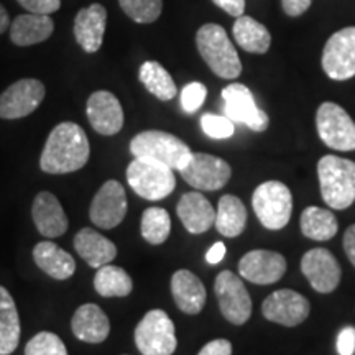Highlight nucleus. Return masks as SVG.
<instances>
[{
  "label": "nucleus",
  "instance_id": "nucleus-41",
  "mask_svg": "<svg viewBox=\"0 0 355 355\" xmlns=\"http://www.w3.org/2000/svg\"><path fill=\"white\" fill-rule=\"evenodd\" d=\"M212 2L225 13L235 17V19L242 17L243 12H245V0H212Z\"/></svg>",
  "mask_w": 355,
  "mask_h": 355
},
{
  "label": "nucleus",
  "instance_id": "nucleus-11",
  "mask_svg": "<svg viewBox=\"0 0 355 355\" xmlns=\"http://www.w3.org/2000/svg\"><path fill=\"white\" fill-rule=\"evenodd\" d=\"M224 112L234 123H243L254 132H265L270 125V119L265 110L257 105L255 97L247 86L232 83L222 89Z\"/></svg>",
  "mask_w": 355,
  "mask_h": 355
},
{
  "label": "nucleus",
  "instance_id": "nucleus-25",
  "mask_svg": "<svg viewBox=\"0 0 355 355\" xmlns=\"http://www.w3.org/2000/svg\"><path fill=\"white\" fill-rule=\"evenodd\" d=\"M55 32V21L50 15L25 13L10 25V40L17 46H32L46 42Z\"/></svg>",
  "mask_w": 355,
  "mask_h": 355
},
{
  "label": "nucleus",
  "instance_id": "nucleus-15",
  "mask_svg": "<svg viewBox=\"0 0 355 355\" xmlns=\"http://www.w3.org/2000/svg\"><path fill=\"white\" fill-rule=\"evenodd\" d=\"M311 303L295 290L273 291L261 304V314L270 322L285 327H296L308 319Z\"/></svg>",
  "mask_w": 355,
  "mask_h": 355
},
{
  "label": "nucleus",
  "instance_id": "nucleus-43",
  "mask_svg": "<svg viewBox=\"0 0 355 355\" xmlns=\"http://www.w3.org/2000/svg\"><path fill=\"white\" fill-rule=\"evenodd\" d=\"M344 250L350 263L355 266V224L345 230L344 234Z\"/></svg>",
  "mask_w": 355,
  "mask_h": 355
},
{
  "label": "nucleus",
  "instance_id": "nucleus-20",
  "mask_svg": "<svg viewBox=\"0 0 355 355\" xmlns=\"http://www.w3.org/2000/svg\"><path fill=\"white\" fill-rule=\"evenodd\" d=\"M32 217L38 232L46 239H56L68 230V217L63 206L50 191H42L35 198L32 206Z\"/></svg>",
  "mask_w": 355,
  "mask_h": 355
},
{
  "label": "nucleus",
  "instance_id": "nucleus-21",
  "mask_svg": "<svg viewBox=\"0 0 355 355\" xmlns=\"http://www.w3.org/2000/svg\"><path fill=\"white\" fill-rule=\"evenodd\" d=\"M176 212L189 234L207 232L216 222V211L211 201L198 191L183 194L176 206Z\"/></svg>",
  "mask_w": 355,
  "mask_h": 355
},
{
  "label": "nucleus",
  "instance_id": "nucleus-35",
  "mask_svg": "<svg viewBox=\"0 0 355 355\" xmlns=\"http://www.w3.org/2000/svg\"><path fill=\"white\" fill-rule=\"evenodd\" d=\"M25 355H68V349L55 332H38L25 345Z\"/></svg>",
  "mask_w": 355,
  "mask_h": 355
},
{
  "label": "nucleus",
  "instance_id": "nucleus-39",
  "mask_svg": "<svg viewBox=\"0 0 355 355\" xmlns=\"http://www.w3.org/2000/svg\"><path fill=\"white\" fill-rule=\"evenodd\" d=\"M337 352L339 355L355 354V327L347 326L337 336Z\"/></svg>",
  "mask_w": 355,
  "mask_h": 355
},
{
  "label": "nucleus",
  "instance_id": "nucleus-5",
  "mask_svg": "<svg viewBox=\"0 0 355 355\" xmlns=\"http://www.w3.org/2000/svg\"><path fill=\"white\" fill-rule=\"evenodd\" d=\"M127 183L146 201H159L175 191L176 178L165 163L152 158H135L127 166Z\"/></svg>",
  "mask_w": 355,
  "mask_h": 355
},
{
  "label": "nucleus",
  "instance_id": "nucleus-38",
  "mask_svg": "<svg viewBox=\"0 0 355 355\" xmlns=\"http://www.w3.org/2000/svg\"><path fill=\"white\" fill-rule=\"evenodd\" d=\"M25 10L32 13H42V15H50L60 10L61 0H17Z\"/></svg>",
  "mask_w": 355,
  "mask_h": 355
},
{
  "label": "nucleus",
  "instance_id": "nucleus-1",
  "mask_svg": "<svg viewBox=\"0 0 355 355\" xmlns=\"http://www.w3.org/2000/svg\"><path fill=\"white\" fill-rule=\"evenodd\" d=\"M91 146L86 132L74 122H63L53 128L44 144L40 168L48 175H68L86 165Z\"/></svg>",
  "mask_w": 355,
  "mask_h": 355
},
{
  "label": "nucleus",
  "instance_id": "nucleus-10",
  "mask_svg": "<svg viewBox=\"0 0 355 355\" xmlns=\"http://www.w3.org/2000/svg\"><path fill=\"white\" fill-rule=\"evenodd\" d=\"M322 69L334 81L355 76V26L339 30L327 40L322 50Z\"/></svg>",
  "mask_w": 355,
  "mask_h": 355
},
{
  "label": "nucleus",
  "instance_id": "nucleus-31",
  "mask_svg": "<svg viewBox=\"0 0 355 355\" xmlns=\"http://www.w3.org/2000/svg\"><path fill=\"white\" fill-rule=\"evenodd\" d=\"M94 288L102 298H125L133 290V282L121 266L107 263L97 270Z\"/></svg>",
  "mask_w": 355,
  "mask_h": 355
},
{
  "label": "nucleus",
  "instance_id": "nucleus-36",
  "mask_svg": "<svg viewBox=\"0 0 355 355\" xmlns=\"http://www.w3.org/2000/svg\"><path fill=\"white\" fill-rule=\"evenodd\" d=\"M201 128L207 137L216 140L230 139L235 132L234 122L225 115L204 114L201 117Z\"/></svg>",
  "mask_w": 355,
  "mask_h": 355
},
{
  "label": "nucleus",
  "instance_id": "nucleus-45",
  "mask_svg": "<svg viewBox=\"0 0 355 355\" xmlns=\"http://www.w3.org/2000/svg\"><path fill=\"white\" fill-rule=\"evenodd\" d=\"M8 26H10V19H8V13L6 10V7L0 3V35L6 32Z\"/></svg>",
  "mask_w": 355,
  "mask_h": 355
},
{
  "label": "nucleus",
  "instance_id": "nucleus-32",
  "mask_svg": "<svg viewBox=\"0 0 355 355\" xmlns=\"http://www.w3.org/2000/svg\"><path fill=\"white\" fill-rule=\"evenodd\" d=\"M139 78L140 83L146 87V91L159 101H171L178 94L176 84L173 81L171 74L158 61H145L140 66Z\"/></svg>",
  "mask_w": 355,
  "mask_h": 355
},
{
  "label": "nucleus",
  "instance_id": "nucleus-6",
  "mask_svg": "<svg viewBox=\"0 0 355 355\" xmlns=\"http://www.w3.org/2000/svg\"><path fill=\"white\" fill-rule=\"evenodd\" d=\"M252 207L263 227L282 230L291 219L293 194L282 181H265L254 191Z\"/></svg>",
  "mask_w": 355,
  "mask_h": 355
},
{
  "label": "nucleus",
  "instance_id": "nucleus-27",
  "mask_svg": "<svg viewBox=\"0 0 355 355\" xmlns=\"http://www.w3.org/2000/svg\"><path fill=\"white\" fill-rule=\"evenodd\" d=\"M20 316L7 288L0 285V355H10L20 344Z\"/></svg>",
  "mask_w": 355,
  "mask_h": 355
},
{
  "label": "nucleus",
  "instance_id": "nucleus-29",
  "mask_svg": "<svg viewBox=\"0 0 355 355\" xmlns=\"http://www.w3.org/2000/svg\"><path fill=\"white\" fill-rule=\"evenodd\" d=\"M232 35L242 50L254 55H265L272 44V35L266 26L248 15L237 17L232 26Z\"/></svg>",
  "mask_w": 355,
  "mask_h": 355
},
{
  "label": "nucleus",
  "instance_id": "nucleus-30",
  "mask_svg": "<svg viewBox=\"0 0 355 355\" xmlns=\"http://www.w3.org/2000/svg\"><path fill=\"white\" fill-rule=\"evenodd\" d=\"M300 225L304 237L318 242L331 241L339 230L336 216L329 209H322L318 206L306 207L300 217Z\"/></svg>",
  "mask_w": 355,
  "mask_h": 355
},
{
  "label": "nucleus",
  "instance_id": "nucleus-7",
  "mask_svg": "<svg viewBox=\"0 0 355 355\" xmlns=\"http://www.w3.org/2000/svg\"><path fill=\"white\" fill-rule=\"evenodd\" d=\"M135 345L141 355H173L178 347L175 324L163 309H152L135 327Z\"/></svg>",
  "mask_w": 355,
  "mask_h": 355
},
{
  "label": "nucleus",
  "instance_id": "nucleus-9",
  "mask_svg": "<svg viewBox=\"0 0 355 355\" xmlns=\"http://www.w3.org/2000/svg\"><path fill=\"white\" fill-rule=\"evenodd\" d=\"M214 291L222 316L234 326H242L252 316V298L243 282L230 270L217 275Z\"/></svg>",
  "mask_w": 355,
  "mask_h": 355
},
{
  "label": "nucleus",
  "instance_id": "nucleus-33",
  "mask_svg": "<svg viewBox=\"0 0 355 355\" xmlns=\"http://www.w3.org/2000/svg\"><path fill=\"white\" fill-rule=\"evenodd\" d=\"M141 237L152 245H162L171 234V219L163 207H148L141 214L140 222Z\"/></svg>",
  "mask_w": 355,
  "mask_h": 355
},
{
  "label": "nucleus",
  "instance_id": "nucleus-28",
  "mask_svg": "<svg viewBox=\"0 0 355 355\" xmlns=\"http://www.w3.org/2000/svg\"><path fill=\"white\" fill-rule=\"evenodd\" d=\"M217 232L227 239L239 237L247 225V207L241 199L232 194H224L219 199V206L216 211Z\"/></svg>",
  "mask_w": 355,
  "mask_h": 355
},
{
  "label": "nucleus",
  "instance_id": "nucleus-2",
  "mask_svg": "<svg viewBox=\"0 0 355 355\" xmlns=\"http://www.w3.org/2000/svg\"><path fill=\"white\" fill-rule=\"evenodd\" d=\"M321 196L331 209L344 211L355 202V162L326 155L318 163Z\"/></svg>",
  "mask_w": 355,
  "mask_h": 355
},
{
  "label": "nucleus",
  "instance_id": "nucleus-24",
  "mask_svg": "<svg viewBox=\"0 0 355 355\" xmlns=\"http://www.w3.org/2000/svg\"><path fill=\"white\" fill-rule=\"evenodd\" d=\"M74 248L78 255L92 268H101L117 257L115 243L91 227L79 230L74 237Z\"/></svg>",
  "mask_w": 355,
  "mask_h": 355
},
{
  "label": "nucleus",
  "instance_id": "nucleus-44",
  "mask_svg": "<svg viewBox=\"0 0 355 355\" xmlns=\"http://www.w3.org/2000/svg\"><path fill=\"white\" fill-rule=\"evenodd\" d=\"M225 252H227V248H225L224 242H216L214 245H212L209 250H207V254H206L207 263H211V265L220 263V261L224 260Z\"/></svg>",
  "mask_w": 355,
  "mask_h": 355
},
{
  "label": "nucleus",
  "instance_id": "nucleus-14",
  "mask_svg": "<svg viewBox=\"0 0 355 355\" xmlns=\"http://www.w3.org/2000/svg\"><path fill=\"white\" fill-rule=\"evenodd\" d=\"M127 216V194L123 186L115 180L105 181L91 202L89 217L101 229H114Z\"/></svg>",
  "mask_w": 355,
  "mask_h": 355
},
{
  "label": "nucleus",
  "instance_id": "nucleus-19",
  "mask_svg": "<svg viewBox=\"0 0 355 355\" xmlns=\"http://www.w3.org/2000/svg\"><path fill=\"white\" fill-rule=\"evenodd\" d=\"M105 24H107V10L101 3H92L81 8L74 19V38L79 46L86 53L101 50L104 42Z\"/></svg>",
  "mask_w": 355,
  "mask_h": 355
},
{
  "label": "nucleus",
  "instance_id": "nucleus-37",
  "mask_svg": "<svg viewBox=\"0 0 355 355\" xmlns=\"http://www.w3.org/2000/svg\"><path fill=\"white\" fill-rule=\"evenodd\" d=\"M207 96V89L202 83H189L181 91V105L186 114H194L201 109Z\"/></svg>",
  "mask_w": 355,
  "mask_h": 355
},
{
  "label": "nucleus",
  "instance_id": "nucleus-12",
  "mask_svg": "<svg viewBox=\"0 0 355 355\" xmlns=\"http://www.w3.org/2000/svg\"><path fill=\"white\" fill-rule=\"evenodd\" d=\"M186 183L199 191H217L224 188L232 176V168L225 159L207 153H193L180 171Z\"/></svg>",
  "mask_w": 355,
  "mask_h": 355
},
{
  "label": "nucleus",
  "instance_id": "nucleus-34",
  "mask_svg": "<svg viewBox=\"0 0 355 355\" xmlns=\"http://www.w3.org/2000/svg\"><path fill=\"white\" fill-rule=\"evenodd\" d=\"M127 17L137 24H153L163 10V0H119Z\"/></svg>",
  "mask_w": 355,
  "mask_h": 355
},
{
  "label": "nucleus",
  "instance_id": "nucleus-4",
  "mask_svg": "<svg viewBox=\"0 0 355 355\" xmlns=\"http://www.w3.org/2000/svg\"><path fill=\"white\" fill-rule=\"evenodd\" d=\"M130 153L135 158H152L165 163L173 171L183 170L193 155L183 140L162 130H145L133 137Z\"/></svg>",
  "mask_w": 355,
  "mask_h": 355
},
{
  "label": "nucleus",
  "instance_id": "nucleus-16",
  "mask_svg": "<svg viewBox=\"0 0 355 355\" xmlns=\"http://www.w3.org/2000/svg\"><path fill=\"white\" fill-rule=\"evenodd\" d=\"M301 272L314 291L329 295L339 286L343 272L334 255L327 248H311L301 259Z\"/></svg>",
  "mask_w": 355,
  "mask_h": 355
},
{
  "label": "nucleus",
  "instance_id": "nucleus-42",
  "mask_svg": "<svg viewBox=\"0 0 355 355\" xmlns=\"http://www.w3.org/2000/svg\"><path fill=\"white\" fill-rule=\"evenodd\" d=\"M313 0H282L283 10L288 17H300L304 12H308Z\"/></svg>",
  "mask_w": 355,
  "mask_h": 355
},
{
  "label": "nucleus",
  "instance_id": "nucleus-23",
  "mask_svg": "<svg viewBox=\"0 0 355 355\" xmlns=\"http://www.w3.org/2000/svg\"><path fill=\"white\" fill-rule=\"evenodd\" d=\"M171 295L178 308L191 316L201 313L207 298L204 283L189 270H178L173 275Z\"/></svg>",
  "mask_w": 355,
  "mask_h": 355
},
{
  "label": "nucleus",
  "instance_id": "nucleus-18",
  "mask_svg": "<svg viewBox=\"0 0 355 355\" xmlns=\"http://www.w3.org/2000/svg\"><path fill=\"white\" fill-rule=\"evenodd\" d=\"M86 114L92 128L105 137L117 135L123 127L121 101L109 91H96L89 96Z\"/></svg>",
  "mask_w": 355,
  "mask_h": 355
},
{
  "label": "nucleus",
  "instance_id": "nucleus-8",
  "mask_svg": "<svg viewBox=\"0 0 355 355\" xmlns=\"http://www.w3.org/2000/svg\"><path fill=\"white\" fill-rule=\"evenodd\" d=\"M319 139L337 152L355 150V122L336 102H322L316 112Z\"/></svg>",
  "mask_w": 355,
  "mask_h": 355
},
{
  "label": "nucleus",
  "instance_id": "nucleus-40",
  "mask_svg": "<svg viewBox=\"0 0 355 355\" xmlns=\"http://www.w3.org/2000/svg\"><path fill=\"white\" fill-rule=\"evenodd\" d=\"M198 355H232V344L227 339H214L204 345Z\"/></svg>",
  "mask_w": 355,
  "mask_h": 355
},
{
  "label": "nucleus",
  "instance_id": "nucleus-17",
  "mask_svg": "<svg viewBox=\"0 0 355 355\" xmlns=\"http://www.w3.org/2000/svg\"><path fill=\"white\" fill-rule=\"evenodd\" d=\"M286 273V259L273 250L247 252L239 261V275L255 285H273Z\"/></svg>",
  "mask_w": 355,
  "mask_h": 355
},
{
  "label": "nucleus",
  "instance_id": "nucleus-22",
  "mask_svg": "<svg viewBox=\"0 0 355 355\" xmlns=\"http://www.w3.org/2000/svg\"><path fill=\"white\" fill-rule=\"evenodd\" d=\"M71 329L79 340L87 344H101L109 337L110 322L107 314L94 303H86L74 311Z\"/></svg>",
  "mask_w": 355,
  "mask_h": 355
},
{
  "label": "nucleus",
  "instance_id": "nucleus-13",
  "mask_svg": "<svg viewBox=\"0 0 355 355\" xmlns=\"http://www.w3.org/2000/svg\"><path fill=\"white\" fill-rule=\"evenodd\" d=\"M46 94L44 84L38 79H20L0 94V119L17 121L33 114Z\"/></svg>",
  "mask_w": 355,
  "mask_h": 355
},
{
  "label": "nucleus",
  "instance_id": "nucleus-26",
  "mask_svg": "<svg viewBox=\"0 0 355 355\" xmlns=\"http://www.w3.org/2000/svg\"><path fill=\"white\" fill-rule=\"evenodd\" d=\"M33 260L42 272L53 279H68L76 272V261L55 242H40L33 248Z\"/></svg>",
  "mask_w": 355,
  "mask_h": 355
},
{
  "label": "nucleus",
  "instance_id": "nucleus-3",
  "mask_svg": "<svg viewBox=\"0 0 355 355\" xmlns=\"http://www.w3.org/2000/svg\"><path fill=\"white\" fill-rule=\"evenodd\" d=\"M196 46L204 63L216 76L237 79L242 74V63L234 43L230 42L224 26L206 24L198 30Z\"/></svg>",
  "mask_w": 355,
  "mask_h": 355
}]
</instances>
